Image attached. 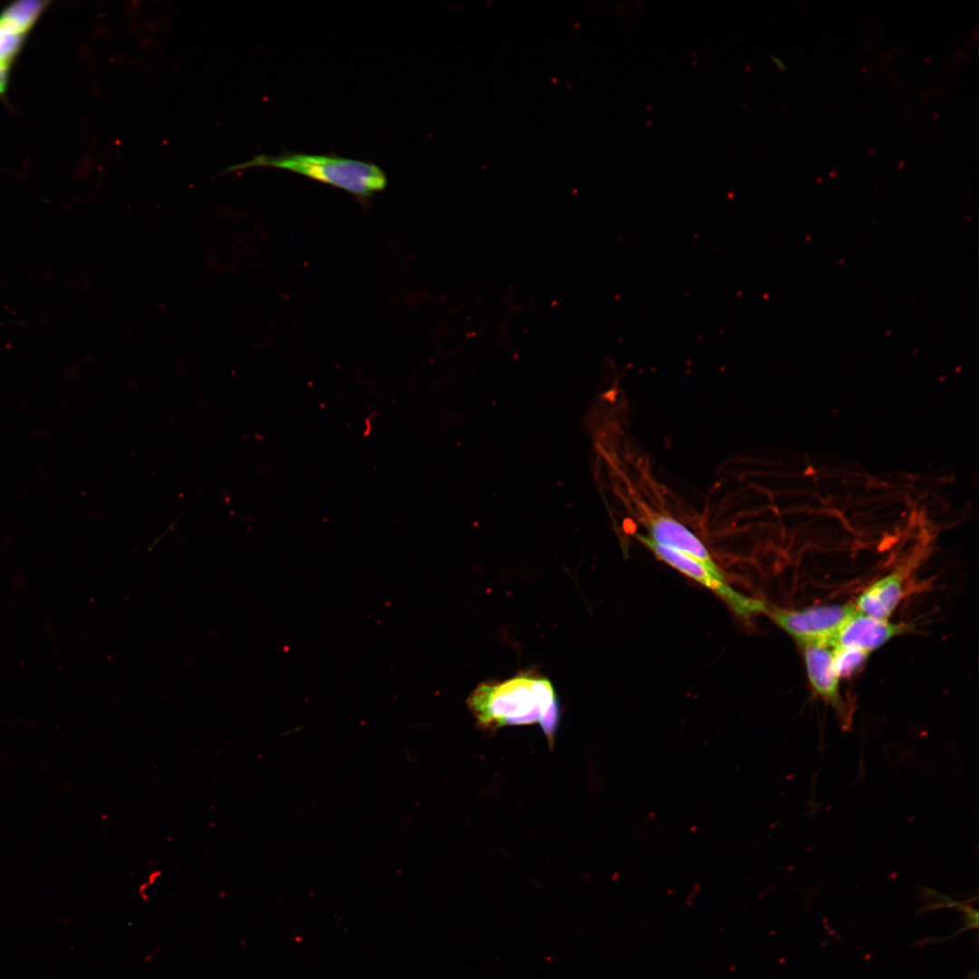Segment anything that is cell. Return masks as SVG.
<instances>
[{"label": "cell", "instance_id": "obj_1", "mask_svg": "<svg viewBox=\"0 0 979 979\" xmlns=\"http://www.w3.org/2000/svg\"><path fill=\"white\" fill-rule=\"evenodd\" d=\"M251 168L294 172L344 190L361 199H368L383 191L388 183L385 172L370 161L334 153L309 154L287 150L276 155L257 154L247 161L228 167L220 174Z\"/></svg>", "mask_w": 979, "mask_h": 979}, {"label": "cell", "instance_id": "obj_2", "mask_svg": "<svg viewBox=\"0 0 979 979\" xmlns=\"http://www.w3.org/2000/svg\"><path fill=\"white\" fill-rule=\"evenodd\" d=\"M557 699L551 683L535 674H520L502 683H480L468 706L483 729L539 722Z\"/></svg>", "mask_w": 979, "mask_h": 979}, {"label": "cell", "instance_id": "obj_3", "mask_svg": "<svg viewBox=\"0 0 979 979\" xmlns=\"http://www.w3.org/2000/svg\"><path fill=\"white\" fill-rule=\"evenodd\" d=\"M855 611L852 605H824L801 610L775 607L769 610V615L800 645H830L842 625Z\"/></svg>", "mask_w": 979, "mask_h": 979}, {"label": "cell", "instance_id": "obj_4", "mask_svg": "<svg viewBox=\"0 0 979 979\" xmlns=\"http://www.w3.org/2000/svg\"><path fill=\"white\" fill-rule=\"evenodd\" d=\"M635 537L659 559L718 595L739 616L747 619L767 611L763 601L739 593L728 585L724 577L714 576L692 557L662 546L647 536L636 534Z\"/></svg>", "mask_w": 979, "mask_h": 979}, {"label": "cell", "instance_id": "obj_5", "mask_svg": "<svg viewBox=\"0 0 979 979\" xmlns=\"http://www.w3.org/2000/svg\"><path fill=\"white\" fill-rule=\"evenodd\" d=\"M645 523L652 540L692 557L714 576L724 577L705 545L683 523L661 513L650 514Z\"/></svg>", "mask_w": 979, "mask_h": 979}, {"label": "cell", "instance_id": "obj_6", "mask_svg": "<svg viewBox=\"0 0 979 979\" xmlns=\"http://www.w3.org/2000/svg\"><path fill=\"white\" fill-rule=\"evenodd\" d=\"M906 625L878 620L856 611L842 625L830 646H848L868 654L907 631Z\"/></svg>", "mask_w": 979, "mask_h": 979}, {"label": "cell", "instance_id": "obj_7", "mask_svg": "<svg viewBox=\"0 0 979 979\" xmlns=\"http://www.w3.org/2000/svg\"><path fill=\"white\" fill-rule=\"evenodd\" d=\"M809 683L813 692L838 710L843 707L839 678L832 662V649L826 644L801 645Z\"/></svg>", "mask_w": 979, "mask_h": 979}, {"label": "cell", "instance_id": "obj_8", "mask_svg": "<svg viewBox=\"0 0 979 979\" xmlns=\"http://www.w3.org/2000/svg\"><path fill=\"white\" fill-rule=\"evenodd\" d=\"M904 581L900 572L877 579L858 596L856 609L868 616L887 621L904 596Z\"/></svg>", "mask_w": 979, "mask_h": 979}, {"label": "cell", "instance_id": "obj_9", "mask_svg": "<svg viewBox=\"0 0 979 979\" xmlns=\"http://www.w3.org/2000/svg\"><path fill=\"white\" fill-rule=\"evenodd\" d=\"M29 30L11 18L4 10L0 13V65L11 67L22 49Z\"/></svg>", "mask_w": 979, "mask_h": 979}, {"label": "cell", "instance_id": "obj_10", "mask_svg": "<svg viewBox=\"0 0 979 979\" xmlns=\"http://www.w3.org/2000/svg\"><path fill=\"white\" fill-rule=\"evenodd\" d=\"M869 654L854 647L833 646L832 662L838 678L856 674L865 664Z\"/></svg>", "mask_w": 979, "mask_h": 979}, {"label": "cell", "instance_id": "obj_11", "mask_svg": "<svg viewBox=\"0 0 979 979\" xmlns=\"http://www.w3.org/2000/svg\"><path fill=\"white\" fill-rule=\"evenodd\" d=\"M558 721L559 703L557 699H556L539 722V724L543 730V732L545 733V736L550 747H553L554 745L555 735L558 727Z\"/></svg>", "mask_w": 979, "mask_h": 979}, {"label": "cell", "instance_id": "obj_12", "mask_svg": "<svg viewBox=\"0 0 979 979\" xmlns=\"http://www.w3.org/2000/svg\"><path fill=\"white\" fill-rule=\"evenodd\" d=\"M10 67L0 65V96L5 94L9 82Z\"/></svg>", "mask_w": 979, "mask_h": 979}]
</instances>
